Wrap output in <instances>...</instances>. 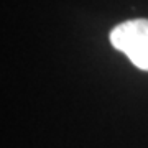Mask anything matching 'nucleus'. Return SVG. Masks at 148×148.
<instances>
[{
	"label": "nucleus",
	"instance_id": "1",
	"mask_svg": "<svg viewBox=\"0 0 148 148\" xmlns=\"http://www.w3.org/2000/svg\"><path fill=\"white\" fill-rule=\"evenodd\" d=\"M110 43L132 61L133 66L148 71V18L119 23L110 32Z\"/></svg>",
	"mask_w": 148,
	"mask_h": 148
}]
</instances>
